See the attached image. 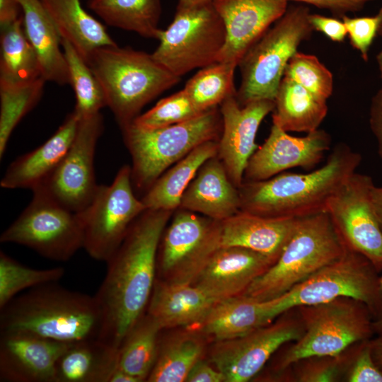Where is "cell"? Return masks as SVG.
Listing matches in <instances>:
<instances>
[{
  "mask_svg": "<svg viewBox=\"0 0 382 382\" xmlns=\"http://www.w3.org/2000/svg\"><path fill=\"white\" fill-rule=\"evenodd\" d=\"M187 382H226L222 373L203 359H199L190 370Z\"/></svg>",
  "mask_w": 382,
  "mask_h": 382,
  "instance_id": "cell-47",
  "label": "cell"
},
{
  "mask_svg": "<svg viewBox=\"0 0 382 382\" xmlns=\"http://www.w3.org/2000/svg\"><path fill=\"white\" fill-rule=\"evenodd\" d=\"M304 330L294 307L267 325L235 338L216 341L210 361L226 382H247L258 374L284 345L299 339Z\"/></svg>",
  "mask_w": 382,
  "mask_h": 382,
  "instance_id": "cell-13",
  "label": "cell"
},
{
  "mask_svg": "<svg viewBox=\"0 0 382 382\" xmlns=\"http://www.w3.org/2000/svg\"><path fill=\"white\" fill-rule=\"evenodd\" d=\"M154 59L174 75L218 62L226 42L224 22L212 1L177 9L173 22L161 30Z\"/></svg>",
  "mask_w": 382,
  "mask_h": 382,
  "instance_id": "cell-10",
  "label": "cell"
},
{
  "mask_svg": "<svg viewBox=\"0 0 382 382\" xmlns=\"http://www.w3.org/2000/svg\"><path fill=\"white\" fill-rule=\"evenodd\" d=\"M212 0H178L177 9H184Z\"/></svg>",
  "mask_w": 382,
  "mask_h": 382,
  "instance_id": "cell-53",
  "label": "cell"
},
{
  "mask_svg": "<svg viewBox=\"0 0 382 382\" xmlns=\"http://www.w3.org/2000/svg\"><path fill=\"white\" fill-rule=\"evenodd\" d=\"M373 180L354 173L328 202L325 212L345 248L366 257L382 272V229L371 199Z\"/></svg>",
  "mask_w": 382,
  "mask_h": 382,
  "instance_id": "cell-14",
  "label": "cell"
},
{
  "mask_svg": "<svg viewBox=\"0 0 382 382\" xmlns=\"http://www.w3.org/2000/svg\"><path fill=\"white\" fill-rule=\"evenodd\" d=\"M131 168L122 166L109 185H100L89 204L77 212L83 248L93 259L107 262L136 219L147 209L134 195Z\"/></svg>",
  "mask_w": 382,
  "mask_h": 382,
  "instance_id": "cell-11",
  "label": "cell"
},
{
  "mask_svg": "<svg viewBox=\"0 0 382 382\" xmlns=\"http://www.w3.org/2000/svg\"><path fill=\"white\" fill-rule=\"evenodd\" d=\"M204 349L202 335L191 330L163 339L160 335L156 359L146 381H186Z\"/></svg>",
  "mask_w": 382,
  "mask_h": 382,
  "instance_id": "cell-32",
  "label": "cell"
},
{
  "mask_svg": "<svg viewBox=\"0 0 382 382\" xmlns=\"http://www.w3.org/2000/svg\"><path fill=\"white\" fill-rule=\"evenodd\" d=\"M80 118L73 111L43 144L12 162L1 180L5 189L28 188L40 185L56 168L70 148Z\"/></svg>",
  "mask_w": 382,
  "mask_h": 382,
  "instance_id": "cell-25",
  "label": "cell"
},
{
  "mask_svg": "<svg viewBox=\"0 0 382 382\" xmlns=\"http://www.w3.org/2000/svg\"><path fill=\"white\" fill-rule=\"evenodd\" d=\"M121 129L132 156L133 187L146 192L173 163L200 144L216 140L221 134L222 119L214 107L192 120L165 127L144 129L130 123Z\"/></svg>",
  "mask_w": 382,
  "mask_h": 382,
  "instance_id": "cell-7",
  "label": "cell"
},
{
  "mask_svg": "<svg viewBox=\"0 0 382 382\" xmlns=\"http://www.w3.org/2000/svg\"><path fill=\"white\" fill-rule=\"evenodd\" d=\"M296 221L240 210L227 219L216 221V247L245 248L277 260L292 234Z\"/></svg>",
  "mask_w": 382,
  "mask_h": 382,
  "instance_id": "cell-22",
  "label": "cell"
},
{
  "mask_svg": "<svg viewBox=\"0 0 382 382\" xmlns=\"http://www.w3.org/2000/svg\"><path fill=\"white\" fill-rule=\"evenodd\" d=\"M331 141L323 129L294 137L273 124L265 142L250 158L243 178L246 182L260 181L296 167L312 170L330 150Z\"/></svg>",
  "mask_w": 382,
  "mask_h": 382,
  "instance_id": "cell-17",
  "label": "cell"
},
{
  "mask_svg": "<svg viewBox=\"0 0 382 382\" xmlns=\"http://www.w3.org/2000/svg\"><path fill=\"white\" fill-rule=\"evenodd\" d=\"M62 267L37 270L0 252V309L21 292L38 286L57 282L64 275Z\"/></svg>",
  "mask_w": 382,
  "mask_h": 382,
  "instance_id": "cell-39",
  "label": "cell"
},
{
  "mask_svg": "<svg viewBox=\"0 0 382 382\" xmlns=\"http://www.w3.org/2000/svg\"><path fill=\"white\" fill-rule=\"evenodd\" d=\"M0 42V83L25 84L42 77L37 54L24 31L23 16L1 28Z\"/></svg>",
  "mask_w": 382,
  "mask_h": 382,
  "instance_id": "cell-34",
  "label": "cell"
},
{
  "mask_svg": "<svg viewBox=\"0 0 382 382\" xmlns=\"http://www.w3.org/2000/svg\"><path fill=\"white\" fill-rule=\"evenodd\" d=\"M226 29L218 62H239L248 49L286 12V0H212Z\"/></svg>",
  "mask_w": 382,
  "mask_h": 382,
  "instance_id": "cell-20",
  "label": "cell"
},
{
  "mask_svg": "<svg viewBox=\"0 0 382 382\" xmlns=\"http://www.w3.org/2000/svg\"><path fill=\"white\" fill-rule=\"evenodd\" d=\"M32 191L31 202L1 233L0 241L26 246L52 260L68 261L83 248V233L77 214L44 192Z\"/></svg>",
  "mask_w": 382,
  "mask_h": 382,
  "instance_id": "cell-12",
  "label": "cell"
},
{
  "mask_svg": "<svg viewBox=\"0 0 382 382\" xmlns=\"http://www.w3.org/2000/svg\"><path fill=\"white\" fill-rule=\"evenodd\" d=\"M274 299L260 301L243 295L221 299L188 330L216 342L235 338L274 320Z\"/></svg>",
  "mask_w": 382,
  "mask_h": 382,
  "instance_id": "cell-23",
  "label": "cell"
},
{
  "mask_svg": "<svg viewBox=\"0 0 382 382\" xmlns=\"http://www.w3.org/2000/svg\"><path fill=\"white\" fill-rule=\"evenodd\" d=\"M371 199L374 211L382 229V186L374 185L371 190Z\"/></svg>",
  "mask_w": 382,
  "mask_h": 382,
  "instance_id": "cell-50",
  "label": "cell"
},
{
  "mask_svg": "<svg viewBox=\"0 0 382 382\" xmlns=\"http://www.w3.org/2000/svg\"><path fill=\"white\" fill-rule=\"evenodd\" d=\"M378 35L380 37H382V25H381V28H380V30H379V31H378Z\"/></svg>",
  "mask_w": 382,
  "mask_h": 382,
  "instance_id": "cell-56",
  "label": "cell"
},
{
  "mask_svg": "<svg viewBox=\"0 0 382 382\" xmlns=\"http://www.w3.org/2000/svg\"><path fill=\"white\" fill-rule=\"evenodd\" d=\"M238 188L216 156L206 161L185 191L179 207L221 221L241 210Z\"/></svg>",
  "mask_w": 382,
  "mask_h": 382,
  "instance_id": "cell-24",
  "label": "cell"
},
{
  "mask_svg": "<svg viewBox=\"0 0 382 382\" xmlns=\"http://www.w3.org/2000/svg\"><path fill=\"white\" fill-rule=\"evenodd\" d=\"M218 154V141L204 142L163 173L141 199L147 209L173 212L203 164Z\"/></svg>",
  "mask_w": 382,
  "mask_h": 382,
  "instance_id": "cell-30",
  "label": "cell"
},
{
  "mask_svg": "<svg viewBox=\"0 0 382 382\" xmlns=\"http://www.w3.org/2000/svg\"><path fill=\"white\" fill-rule=\"evenodd\" d=\"M371 339L352 345L345 382H382V369L374 361Z\"/></svg>",
  "mask_w": 382,
  "mask_h": 382,
  "instance_id": "cell-43",
  "label": "cell"
},
{
  "mask_svg": "<svg viewBox=\"0 0 382 382\" xmlns=\"http://www.w3.org/2000/svg\"><path fill=\"white\" fill-rule=\"evenodd\" d=\"M342 20L351 45L367 62L370 47L382 25V8L372 16L351 18L345 15Z\"/></svg>",
  "mask_w": 382,
  "mask_h": 382,
  "instance_id": "cell-44",
  "label": "cell"
},
{
  "mask_svg": "<svg viewBox=\"0 0 382 382\" xmlns=\"http://www.w3.org/2000/svg\"><path fill=\"white\" fill-rule=\"evenodd\" d=\"M214 222L185 209L175 215L158 246L160 279L192 284L205 260L216 250Z\"/></svg>",
  "mask_w": 382,
  "mask_h": 382,
  "instance_id": "cell-16",
  "label": "cell"
},
{
  "mask_svg": "<svg viewBox=\"0 0 382 382\" xmlns=\"http://www.w3.org/2000/svg\"><path fill=\"white\" fill-rule=\"evenodd\" d=\"M118 350L99 339L70 344L56 364L55 382H109Z\"/></svg>",
  "mask_w": 382,
  "mask_h": 382,
  "instance_id": "cell-29",
  "label": "cell"
},
{
  "mask_svg": "<svg viewBox=\"0 0 382 382\" xmlns=\"http://www.w3.org/2000/svg\"><path fill=\"white\" fill-rule=\"evenodd\" d=\"M20 9L18 0H0V27L9 25L18 20L21 17Z\"/></svg>",
  "mask_w": 382,
  "mask_h": 382,
  "instance_id": "cell-49",
  "label": "cell"
},
{
  "mask_svg": "<svg viewBox=\"0 0 382 382\" xmlns=\"http://www.w3.org/2000/svg\"><path fill=\"white\" fill-rule=\"evenodd\" d=\"M62 50L67 63L69 83L76 97L74 112L80 119L100 112L106 106L101 86L86 61L72 45L61 39Z\"/></svg>",
  "mask_w": 382,
  "mask_h": 382,
  "instance_id": "cell-37",
  "label": "cell"
},
{
  "mask_svg": "<svg viewBox=\"0 0 382 382\" xmlns=\"http://www.w3.org/2000/svg\"><path fill=\"white\" fill-rule=\"evenodd\" d=\"M376 62L378 64L381 79L382 81V49L380 50V52L376 55Z\"/></svg>",
  "mask_w": 382,
  "mask_h": 382,
  "instance_id": "cell-55",
  "label": "cell"
},
{
  "mask_svg": "<svg viewBox=\"0 0 382 382\" xmlns=\"http://www.w3.org/2000/svg\"><path fill=\"white\" fill-rule=\"evenodd\" d=\"M219 300L190 283L156 279L146 313L161 330L197 324Z\"/></svg>",
  "mask_w": 382,
  "mask_h": 382,
  "instance_id": "cell-26",
  "label": "cell"
},
{
  "mask_svg": "<svg viewBox=\"0 0 382 382\" xmlns=\"http://www.w3.org/2000/svg\"><path fill=\"white\" fill-rule=\"evenodd\" d=\"M352 345L337 355L310 356L292 363L278 374L291 382H340L352 354Z\"/></svg>",
  "mask_w": 382,
  "mask_h": 382,
  "instance_id": "cell-40",
  "label": "cell"
},
{
  "mask_svg": "<svg viewBox=\"0 0 382 382\" xmlns=\"http://www.w3.org/2000/svg\"><path fill=\"white\" fill-rule=\"evenodd\" d=\"M345 250L327 212L296 219L277 260L242 295L260 301L279 297L340 258Z\"/></svg>",
  "mask_w": 382,
  "mask_h": 382,
  "instance_id": "cell-5",
  "label": "cell"
},
{
  "mask_svg": "<svg viewBox=\"0 0 382 382\" xmlns=\"http://www.w3.org/2000/svg\"><path fill=\"white\" fill-rule=\"evenodd\" d=\"M308 18L313 30L323 33L333 42H342L347 36L343 21L337 18L310 13Z\"/></svg>",
  "mask_w": 382,
  "mask_h": 382,
  "instance_id": "cell-45",
  "label": "cell"
},
{
  "mask_svg": "<svg viewBox=\"0 0 382 382\" xmlns=\"http://www.w3.org/2000/svg\"><path fill=\"white\" fill-rule=\"evenodd\" d=\"M311 4L320 9L329 11L336 18H342L349 12L361 10L369 2L375 0H286Z\"/></svg>",
  "mask_w": 382,
  "mask_h": 382,
  "instance_id": "cell-46",
  "label": "cell"
},
{
  "mask_svg": "<svg viewBox=\"0 0 382 382\" xmlns=\"http://www.w3.org/2000/svg\"><path fill=\"white\" fill-rule=\"evenodd\" d=\"M273 124L283 130L306 132L318 129L328 113L325 100L284 76L274 98Z\"/></svg>",
  "mask_w": 382,
  "mask_h": 382,
  "instance_id": "cell-31",
  "label": "cell"
},
{
  "mask_svg": "<svg viewBox=\"0 0 382 382\" xmlns=\"http://www.w3.org/2000/svg\"><path fill=\"white\" fill-rule=\"evenodd\" d=\"M25 33L37 54L41 76L59 85L69 83L61 37L40 0H18Z\"/></svg>",
  "mask_w": 382,
  "mask_h": 382,
  "instance_id": "cell-27",
  "label": "cell"
},
{
  "mask_svg": "<svg viewBox=\"0 0 382 382\" xmlns=\"http://www.w3.org/2000/svg\"><path fill=\"white\" fill-rule=\"evenodd\" d=\"M46 81H36L20 85L0 83V158L6 151L10 136L21 120L40 100Z\"/></svg>",
  "mask_w": 382,
  "mask_h": 382,
  "instance_id": "cell-38",
  "label": "cell"
},
{
  "mask_svg": "<svg viewBox=\"0 0 382 382\" xmlns=\"http://www.w3.org/2000/svg\"><path fill=\"white\" fill-rule=\"evenodd\" d=\"M274 108V100L263 99L241 106L236 94L220 104L222 132L218 154L231 182L239 188L248 162L257 149L255 137L263 119Z\"/></svg>",
  "mask_w": 382,
  "mask_h": 382,
  "instance_id": "cell-18",
  "label": "cell"
},
{
  "mask_svg": "<svg viewBox=\"0 0 382 382\" xmlns=\"http://www.w3.org/2000/svg\"><path fill=\"white\" fill-rule=\"evenodd\" d=\"M61 39L86 61L98 48L117 45L105 27L82 7L80 0H40Z\"/></svg>",
  "mask_w": 382,
  "mask_h": 382,
  "instance_id": "cell-28",
  "label": "cell"
},
{
  "mask_svg": "<svg viewBox=\"0 0 382 382\" xmlns=\"http://www.w3.org/2000/svg\"><path fill=\"white\" fill-rule=\"evenodd\" d=\"M109 382H141L139 379L117 368L112 373Z\"/></svg>",
  "mask_w": 382,
  "mask_h": 382,
  "instance_id": "cell-52",
  "label": "cell"
},
{
  "mask_svg": "<svg viewBox=\"0 0 382 382\" xmlns=\"http://www.w3.org/2000/svg\"><path fill=\"white\" fill-rule=\"evenodd\" d=\"M172 212L146 209L106 262L107 272L94 296L101 317L98 339L116 349L146 313L159 243Z\"/></svg>",
  "mask_w": 382,
  "mask_h": 382,
  "instance_id": "cell-1",
  "label": "cell"
},
{
  "mask_svg": "<svg viewBox=\"0 0 382 382\" xmlns=\"http://www.w3.org/2000/svg\"><path fill=\"white\" fill-rule=\"evenodd\" d=\"M284 76L321 100L327 101L332 93V74L315 55L297 52L289 60Z\"/></svg>",
  "mask_w": 382,
  "mask_h": 382,
  "instance_id": "cell-41",
  "label": "cell"
},
{
  "mask_svg": "<svg viewBox=\"0 0 382 382\" xmlns=\"http://www.w3.org/2000/svg\"><path fill=\"white\" fill-rule=\"evenodd\" d=\"M380 277L366 257L346 248L340 258L276 298L275 313L279 316L294 307L349 297L365 303L374 320H378L382 317Z\"/></svg>",
  "mask_w": 382,
  "mask_h": 382,
  "instance_id": "cell-9",
  "label": "cell"
},
{
  "mask_svg": "<svg viewBox=\"0 0 382 382\" xmlns=\"http://www.w3.org/2000/svg\"><path fill=\"white\" fill-rule=\"evenodd\" d=\"M71 343L0 333V381L55 382L56 364Z\"/></svg>",
  "mask_w": 382,
  "mask_h": 382,
  "instance_id": "cell-21",
  "label": "cell"
},
{
  "mask_svg": "<svg viewBox=\"0 0 382 382\" xmlns=\"http://www.w3.org/2000/svg\"><path fill=\"white\" fill-rule=\"evenodd\" d=\"M88 6L110 26L158 40L161 0H89Z\"/></svg>",
  "mask_w": 382,
  "mask_h": 382,
  "instance_id": "cell-33",
  "label": "cell"
},
{
  "mask_svg": "<svg viewBox=\"0 0 382 382\" xmlns=\"http://www.w3.org/2000/svg\"><path fill=\"white\" fill-rule=\"evenodd\" d=\"M381 286L382 288V275L380 277ZM373 329L374 334L377 335H382V317L378 320H374Z\"/></svg>",
  "mask_w": 382,
  "mask_h": 382,
  "instance_id": "cell-54",
  "label": "cell"
},
{
  "mask_svg": "<svg viewBox=\"0 0 382 382\" xmlns=\"http://www.w3.org/2000/svg\"><path fill=\"white\" fill-rule=\"evenodd\" d=\"M369 122L377 141L379 156L382 159V88L372 98Z\"/></svg>",
  "mask_w": 382,
  "mask_h": 382,
  "instance_id": "cell-48",
  "label": "cell"
},
{
  "mask_svg": "<svg viewBox=\"0 0 382 382\" xmlns=\"http://www.w3.org/2000/svg\"><path fill=\"white\" fill-rule=\"evenodd\" d=\"M161 329L146 313L127 336L118 350L117 368L146 381L158 354Z\"/></svg>",
  "mask_w": 382,
  "mask_h": 382,
  "instance_id": "cell-35",
  "label": "cell"
},
{
  "mask_svg": "<svg viewBox=\"0 0 382 382\" xmlns=\"http://www.w3.org/2000/svg\"><path fill=\"white\" fill-rule=\"evenodd\" d=\"M310 10L291 6L245 52L238 63L241 83L236 97L243 106L257 100H274L291 58L314 31Z\"/></svg>",
  "mask_w": 382,
  "mask_h": 382,
  "instance_id": "cell-8",
  "label": "cell"
},
{
  "mask_svg": "<svg viewBox=\"0 0 382 382\" xmlns=\"http://www.w3.org/2000/svg\"><path fill=\"white\" fill-rule=\"evenodd\" d=\"M304 326L303 335L279 349L272 365L278 375L296 361L337 355L353 344L371 339L374 318L363 302L349 297L296 307Z\"/></svg>",
  "mask_w": 382,
  "mask_h": 382,
  "instance_id": "cell-6",
  "label": "cell"
},
{
  "mask_svg": "<svg viewBox=\"0 0 382 382\" xmlns=\"http://www.w3.org/2000/svg\"><path fill=\"white\" fill-rule=\"evenodd\" d=\"M204 112L199 110L183 89L160 100L151 109L138 115L132 122L144 129H154L192 120Z\"/></svg>",
  "mask_w": 382,
  "mask_h": 382,
  "instance_id": "cell-42",
  "label": "cell"
},
{
  "mask_svg": "<svg viewBox=\"0 0 382 382\" xmlns=\"http://www.w3.org/2000/svg\"><path fill=\"white\" fill-rule=\"evenodd\" d=\"M370 342L373 359L375 363L382 369V335L371 338Z\"/></svg>",
  "mask_w": 382,
  "mask_h": 382,
  "instance_id": "cell-51",
  "label": "cell"
},
{
  "mask_svg": "<svg viewBox=\"0 0 382 382\" xmlns=\"http://www.w3.org/2000/svg\"><path fill=\"white\" fill-rule=\"evenodd\" d=\"M276 261L245 248H219L205 260L192 284L219 301L240 296Z\"/></svg>",
  "mask_w": 382,
  "mask_h": 382,
  "instance_id": "cell-19",
  "label": "cell"
},
{
  "mask_svg": "<svg viewBox=\"0 0 382 382\" xmlns=\"http://www.w3.org/2000/svg\"><path fill=\"white\" fill-rule=\"evenodd\" d=\"M87 63L120 128L132 123L147 103L180 80L152 54L117 45L96 49Z\"/></svg>",
  "mask_w": 382,
  "mask_h": 382,
  "instance_id": "cell-4",
  "label": "cell"
},
{
  "mask_svg": "<svg viewBox=\"0 0 382 382\" xmlns=\"http://www.w3.org/2000/svg\"><path fill=\"white\" fill-rule=\"evenodd\" d=\"M0 311V333H21L65 343L100 336L101 317L95 296L57 282L28 289Z\"/></svg>",
  "mask_w": 382,
  "mask_h": 382,
  "instance_id": "cell-3",
  "label": "cell"
},
{
  "mask_svg": "<svg viewBox=\"0 0 382 382\" xmlns=\"http://www.w3.org/2000/svg\"><path fill=\"white\" fill-rule=\"evenodd\" d=\"M361 156L337 144L325 163L307 173H281L238 188L241 210L265 217L299 219L325 212L328 202L354 173Z\"/></svg>",
  "mask_w": 382,
  "mask_h": 382,
  "instance_id": "cell-2",
  "label": "cell"
},
{
  "mask_svg": "<svg viewBox=\"0 0 382 382\" xmlns=\"http://www.w3.org/2000/svg\"><path fill=\"white\" fill-rule=\"evenodd\" d=\"M104 128L100 112L80 119L74 139L52 172L34 190H38L66 209L77 213L91 202L98 185L94 172L97 141Z\"/></svg>",
  "mask_w": 382,
  "mask_h": 382,
  "instance_id": "cell-15",
  "label": "cell"
},
{
  "mask_svg": "<svg viewBox=\"0 0 382 382\" xmlns=\"http://www.w3.org/2000/svg\"><path fill=\"white\" fill-rule=\"evenodd\" d=\"M238 64L217 62L202 68L183 88L201 112L217 107L228 96L236 93L233 78Z\"/></svg>",
  "mask_w": 382,
  "mask_h": 382,
  "instance_id": "cell-36",
  "label": "cell"
}]
</instances>
